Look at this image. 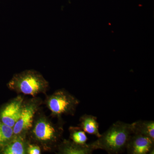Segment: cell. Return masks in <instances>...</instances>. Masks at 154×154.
Segmentation results:
<instances>
[{"mask_svg":"<svg viewBox=\"0 0 154 154\" xmlns=\"http://www.w3.org/2000/svg\"><path fill=\"white\" fill-rule=\"evenodd\" d=\"M57 120L56 123L54 122L40 108L34 117L27 139L39 146L43 152H55L63 139L65 124L62 118Z\"/></svg>","mask_w":154,"mask_h":154,"instance_id":"cell-1","label":"cell"},{"mask_svg":"<svg viewBox=\"0 0 154 154\" xmlns=\"http://www.w3.org/2000/svg\"><path fill=\"white\" fill-rule=\"evenodd\" d=\"M133 134L131 124L118 121L113 123L101 136L91 143L94 150L102 149L109 154L121 153Z\"/></svg>","mask_w":154,"mask_h":154,"instance_id":"cell-2","label":"cell"},{"mask_svg":"<svg viewBox=\"0 0 154 154\" xmlns=\"http://www.w3.org/2000/svg\"><path fill=\"white\" fill-rule=\"evenodd\" d=\"M7 87L18 94L36 97L39 94L46 95L49 83L39 72L26 70L14 75Z\"/></svg>","mask_w":154,"mask_h":154,"instance_id":"cell-3","label":"cell"},{"mask_svg":"<svg viewBox=\"0 0 154 154\" xmlns=\"http://www.w3.org/2000/svg\"><path fill=\"white\" fill-rule=\"evenodd\" d=\"M80 101L66 89H58L46 95L43 104L51 112V116L57 119L63 115L74 116Z\"/></svg>","mask_w":154,"mask_h":154,"instance_id":"cell-4","label":"cell"},{"mask_svg":"<svg viewBox=\"0 0 154 154\" xmlns=\"http://www.w3.org/2000/svg\"><path fill=\"white\" fill-rule=\"evenodd\" d=\"M43 102V100L38 96L32 97L28 99H25L22 105L21 115L13 128L14 135L27 138V134L32 126L35 115L41 108Z\"/></svg>","mask_w":154,"mask_h":154,"instance_id":"cell-5","label":"cell"},{"mask_svg":"<svg viewBox=\"0 0 154 154\" xmlns=\"http://www.w3.org/2000/svg\"><path fill=\"white\" fill-rule=\"evenodd\" d=\"M25 99L23 95L18 94L2 105L0 107V121L13 128L21 115Z\"/></svg>","mask_w":154,"mask_h":154,"instance_id":"cell-6","label":"cell"},{"mask_svg":"<svg viewBox=\"0 0 154 154\" xmlns=\"http://www.w3.org/2000/svg\"><path fill=\"white\" fill-rule=\"evenodd\" d=\"M126 150L128 154H154V140L143 135L132 134Z\"/></svg>","mask_w":154,"mask_h":154,"instance_id":"cell-7","label":"cell"},{"mask_svg":"<svg viewBox=\"0 0 154 154\" xmlns=\"http://www.w3.org/2000/svg\"><path fill=\"white\" fill-rule=\"evenodd\" d=\"M94 150L91 144H78L70 140L63 139L56 150L57 154H91Z\"/></svg>","mask_w":154,"mask_h":154,"instance_id":"cell-8","label":"cell"},{"mask_svg":"<svg viewBox=\"0 0 154 154\" xmlns=\"http://www.w3.org/2000/svg\"><path fill=\"white\" fill-rule=\"evenodd\" d=\"M28 139L14 135L11 140L0 152V154H26Z\"/></svg>","mask_w":154,"mask_h":154,"instance_id":"cell-9","label":"cell"},{"mask_svg":"<svg viewBox=\"0 0 154 154\" xmlns=\"http://www.w3.org/2000/svg\"><path fill=\"white\" fill-rule=\"evenodd\" d=\"M78 126L81 127L86 133L94 135L97 138L101 136L99 131V123L96 116L85 114L80 117Z\"/></svg>","mask_w":154,"mask_h":154,"instance_id":"cell-10","label":"cell"},{"mask_svg":"<svg viewBox=\"0 0 154 154\" xmlns=\"http://www.w3.org/2000/svg\"><path fill=\"white\" fill-rule=\"evenodd\" d=\"M133 134H138L146 136L154 140V121L142 120L131 123Z\"/></svg>","mask_w":154,"mask_h":154,"instance_id":"cell-11","label":"cell"},{"mask_svg":"<svg viewBox=\"0 0 154 154\" xmlns=\"http://www.w3.org/2000/svg\"><path fill=\"white\" fill-rule=\"evenodd\" d=\"M69 139L72 141L78 144H87L88 138L86 132L79 126H71L69 128Z\"/></svg>","mask_w":154,"mask_h":154,"instance_id":"cell-12","label":"cell"},{"mask_svg":"<svg viewBox=\"0 0 154 154\" xmlns=\"http://www.w3.org/2000/svg\"><path fill=\"white\" fill-rule=\"evenodd\" d=\"M14 136L13 128L0 121V152Z\"/></svg>","mask_w":154,"mask_h":154,"instance_id":"cell-13","label":"cell"},{"mask_svg":"<svg viewBox=\"0 0 154 154\" xmlns=\"http://www.w3.org/2000/svg\"><path fill=\"white\" fill-rule=\"evenodd\" d=\"M42 151L41 147L36 144L30 142L28 140L26 154H41Z\"/></svg>","mask_w":154,"mask_h":154,"instance_id":"cell-14","label":"cell"}]
</instances>
